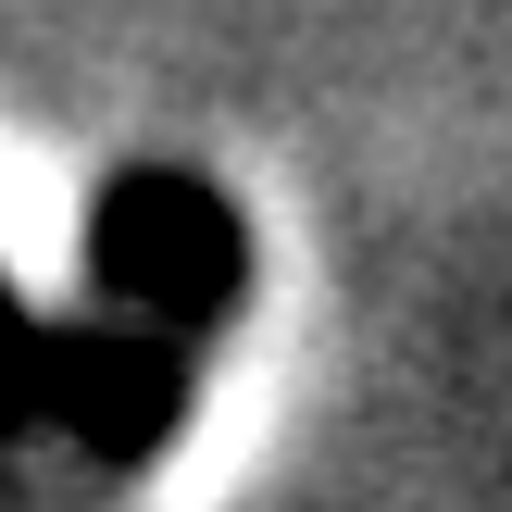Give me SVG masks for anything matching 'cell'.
I'll return each mask as SVG.
<instances>
[{
    "mask_svg": "<svg viewBox=\"0 0 512 512\" xmlns=\"http://www.w3.org/2000/svg\"><path fill=\"white\" fill-rule=\"evenodd\" d=\"M200 363L213 350L163 338L125 313H25V288L0 275V450L13 438H63L100 475H138L188 438L200 413Z\"/></svg>",
    "mask_w": 512,
    "mask_h": 512,
    "instance_id": "1",
    "label": "cell"
},
{
    "mask_svg": "<svg viewBox=\"0 0 512 512\" xmlns=\"http://www.w3.org/2000/svg\"><path fill=\"white\" fill-rule=\"evenodd\" d=\"M75 275L100 313L213 350L250 300V213L200 163H113L88 200V238H75Z\"/></svg>",
    "mask_w": 512,
    "mask_h": 512,
    "instance_id": "2",
    "label": "cell"
}]
</instances>
